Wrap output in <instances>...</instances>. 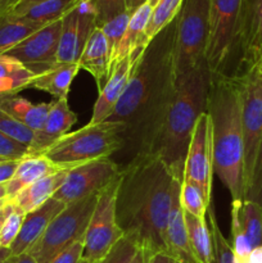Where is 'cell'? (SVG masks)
<instances>
[{
	"instance_id": "1",
	"label": "cell",
	"mask_w": 262,
	"mask_h": 263,
	"mask_svg": "<svg viewBox=\"0 0 262 263\" xmlns=\"http://www.w3.org/2000/svg\"><path fill=\"white\" fill-rule=\"evenodd\" d=\"M174 39L175 20L133 62L127 86L107 120L125 126L126 144L135 148V154L153 135L176 89Z\"/></svg>"
},
{
	"instance_id": "2",
	"label": "cell",
	"mask_w": 262,
	"mask_h": 263,
	"mask_svg": "<svg viewBox=\"0 0 262 263\" xmlns=\"http://www.w3.org/2000/svg\"><path fill=\"white\" fill-rule=\"evenodd\" d=\"M180 181L182 176L175 175L161 158L149 154H135L121 171L118 225L138 240L140 248L153 254L167 252V222Z\"/></svg>"
},
{
	"instance_id": "3",
	"label": "cell",
	"mask_w": 262,
	"mask_h": 263,
	"mask_svg": "<svg viewBox=\"0 0 262 263\" xmlns=\"http://www.w3.org/2000/svg\"><path fill=\"white\" fill-rule=\"evenodd\" d=\"M211 79L212 73L205 61L182 77L153 135L136 154L158 157L175 175L182 176L193 130L207 110Z\"/></svg>"
},
{
	"instance_id": "4",
	"label": "cell",
	"mask_w": 262,
	"mask_h": 263,
	"mask_svg": "<svg viewBox=\"0 0 262 263\" xmlns=\"http://www.w3.org/2000/svg\"><path fill=\"white\" fill-rule=\"evenodd\" d=\"M212 130L213 174L231 195V202L244 199V143L238 77L212 74L207 99Z\"/></svg>"
},
{
	"instance_id": "5",
	"label": "cell",
	"mask_w": 262,
	"mask_h": 263,
	"mask_svg": "<svg viewBox=\"0 0 262 263\" xmlns=\"http://www.w3.org/2000/svg\"><path fill=\"white\" fill-rule=\"evenodd\" d=\"M125 134L126 127L121 122L87 123L62 136L41 154L59 168L68 170L95 159L110 158L126 145Z\"/></svg>"
},
{
	"instance_id": "6",
	"label": "cell",
	"mask_w": 262,
	"mask_h": 263,
	"mask_svg": "<svg viewBox=\"0 0 262 263\" xmlns=\"http://www.w3.org/2000/svg\"><path fill=\"white\" fill-rule=\"evenodd\" d=\"M210 13L211 0H184L175 18L174 72L176 85L205 61Z\"/></svg>"
},
{
	"instance_id": "7",
	"label": "cell",
	"mask_w": 262,
	"mask_h": 263,
	"mask_svg": "<svg viewBox=\"0 0 262 263\" xmlns=\"http://www.w3.org/2000/svg\"><path fill=\"white\" fill-rule=\"evenodd\" d=\"M97 199L98 194H95L71 203L53 218L43 236L27 252L36 263H50L64 249L84 240Z\"/></svg>"
},
{
	"instance_id": "8",
	"label": "cell",
	"mask_w": 262,
	"mask_h": 263,
	"mask_svg": "<svg viewBox=\"0 0 262 263\" xmlns=\"http://www.w3.org/2000/svg\"><path fill=\"white\" fill-rule=\"evenodd\" d=\"M243 0H211L210 36L205 63L211 73H228L233 58L238 55Z\"/></svg>"
},
{
	"instance_id": "9",
	"label": "cell",
	"mask_w": 262,
	"mask_h": 263,
	"mask_svg": "<svg viewBox=\"0 0 262 263\" xmlns=\"http://www.w3.org/2000/svg\"><path fill=\"white\" fill-rule=\"evenodd\" d=\"M244 143V194L262 140V64L236 73Z\"/></svg>"
},
{
	"instance_id": "10",
	"label": "cell",
	"mask_w": 262,
	"mask_h": 263,
	"mask_svg": "<svg viewBox=\"0 0 262 263\" xmlns=\"http://www.w3.org/2000/svg\"><path fill=\"white\" fill-rule=\"evenodd\" d=\"M120 177L98 194L97 204L85 233L82 251L84 261L98 263L125 235L117 221V193Z\"/></svg>"
},
{
	"instance_id": "11",
	"label": "cell",
	"mask_w": 262,
	"mask_h": 263,
	"mask_svg": "<svg viewBox=\"0 0 262 263\" xmlns=\"http://www.w3.org/2000/svg\"><path fill=\"white\" fill-rule=\"evenodd\" d=\"M121 171L122 167L110 158L95 159L74 166L68 170L63 184L53 198L68 205L90 195L99 194L121 176Z\"/></svg>"
},
{
	"instance_id": "12",
	"label": "cell",
	"mask_w": 262,
	"mask_h": 263,
	"mask_svg": "<svg viewBox=\"0 0 262 263\" xmlns=\"http://www.w3.org/2000/svg\"><path fill=\"white\" fill-rule=\"evenodd\" d=\"M212 130L207 112L198 118L188 146L182 181L197 186L210 205L212 203Z\"/></svg>"
},
{
	"instance_id": "13",
	"label": "cell",
	"mask_w": 262,
	"mask_h": 263,
	"mask_svg": "<svg viewBox=\"0 0 262 263\" xmlns=\"http://www.w3.org/2000/svg\"><path fill=\"white\" fill-rule=\"evenodd\" d=\"M61 31L62 20L40 28L4 54L17 59L35 76H39L58 63L57 54Z\"/></svg>"
},
{
	"instance_id": "14",
	"label": "cell",
	"mask_w": 262,
	"mask_h": 263,
	"mask_svg": "<svg viewBox=\"0 0 262 263\" xmlns=\"http://www.w3.org/2000/svg\"><path fill=\"white\" fill-rule=\"evenodd\" d=\"M94 3L79 0L76 7L62 18L58 63H79L92 31L97 28Z\"/></svg>"
},
{
	"instance_id": "15",
	"label": "cell",
	"mask_w": 262,
	"mask_h": 263,
	"mask_svg": "<svg viewBox=\"0 0 262 263\" xmlns=\"http://www.w3.org/2000/svg\"><path fill=\"white\" fill-rule=\"evenodd\" d=\"M238 55L236 73L262 64V0H243Z\"/></svg>"
},
{
	"instance_id": "16",
	"label": "cell",
	"mask_w": 262,
	"mask_h": 263,
	"mask_svg": "<svg viewBox=\"0 0 262 263\" xmlns=\"http://www.w3.org/2000/svg\"><path fill=\"white\" fill-rule=\"evenodd\" d=\"M64 207L66 204L62 203L61 200L50 198L43 205L26 213L20 234L9 248L12 256L20 257L27 253L35 246L36 241L43 236L49 223L64 210Z\"/></svg>"
},
{
	"instance_id": "17",
	"label": "cell",
	"mask_w": 262,
	"mask_h": 263,
	"mask_svg": "<svg viewBox=\"0 0 262 263\" xmlns=\"http://www.w3.org/2000/svg\"><path fill=\"white\" fill-rule=\"evenodd\" d=\"M76 122L77 116L69 107L68 98L51 102L43 128L35 134V140L30 148V156L43 153L54 141L68 134Z\"/></svg>"
},
{
	"instance_id": "18",
	"label": "cell",
	"mask_w": 262,
	"mask_h": 263,
	"mask_svg": "<svg viewBox=\"0 0 262 263\" xmlns=\"http://www.w3.org/2000/svg\"><path fill=\"white\" fill-rule=\"evenodd\" d=\"M133 61L130 57L123 58L117 66L113 68L109 79L107 80L102 89L99 90V95L94 104L91 118L89 123H100L107 121L115 110L118 100L122 97L128 79H130Z\"/></svg>"
},
{
	"instance_id": "19",
	"label": "cell",
	"mask_w": 262,
	"mask_h": 263,
	"mask_svg": "<svg viewBox=\"0 0 262 263\" xmlns=\"http://www.w3.org/2000/svg\"><path fill=\"white\" fill-rule=\"evenodd\" d=\"M181 184L182 181H180L176 185L174 198H172V207L166 231V253H169L170 256H172L177 261L182 263H199L195 258L194 253H193L192 247H190L184 210H182L181 202H180Z\"/></svg>"
},
{
	"instance_id": "20",
	"label": "cell",
	"mask_w": 262,
	"mask_h": 263,
	"mask_svg": "<svg viewBox=\"0 0 262 263\" xmlns=\"http://www.w3.org/2000/svg\"><path fill=\"white\" fill-rule=\"evenodd\" d=\"M152 10H153L152 5L149 3H145L133 12L127 28H126L125 36H123L117 49V53L112 61L110 73H112L113 68L126 57H130L131 61H136L140 54L145 50L148 44L151 43L146 36V26L151 20Z\"/></svg>"
},
{
	"instance_id": "21",
	"label": "cell",
	"mask_w": 262,
	"mask_h": 263,
	"mask_svg": "<svg viewBox=\"0 0 262 263\" xmlns=\"http://www.w3.org/2000/svg\"><path fill=\"white\" fill-rule=\"evenodd\" d=\"M79 66L89 72L95 80L98 90L103 87L110 76V54L107 39L99 27L90 35L84 51L80 57Z\"/></svg>"
},
{
	"instance_id": "22",
	"label": "cell",
	"mask_w": 262,
	"mask_h": 263,
	"mask_svg": "<svg viewBox=\"0 0 262 263\" xmlns=\"http://www.w3.org/2000/svg\"><path fill=\"white\" fill-rule=\"evenodd\" d=\"M58 166L53 163L43 154H33L21 159L17 170L12 179L7 182L8 200H12L15 195L33 182L39 181L43 177L49 176L54 172L59 171Z\"/></svg>"
},
{
	"instance_id": "23",
	"label": "cell",
	"mask_w": 262,
	"mask_h": 263,
	"mask_svg": "<svg viewBox=\"0 0 262 263\" xmlns=\"http://www.w3.org/2000/svg\"><path fill=\"white\" fill-rule=\"evenodd\" d=\"M68 170H59V171L33 182L32 185L18 193L10 202L15 207L20 208L25 215L36 210L54 197L57 190L63 184Z\"/></svg>"
},
{
	"instance_id": "24",
	"label": "cell",
	"mask_w": 262,
	"mask_h": 263,
	"mask_svg": "<svg viewBox=\"0 0 262 263\" xmlns=\"http://www.w3.org/2000/svg\"><path fill=\"white\" fill-rule=\"evenodd\" d=\"M0 108L36 134L43 128L50 103L33 104L17 94L0 98Z\"/></svg>"
},
{
	"instance_id": "25",
	"label": "cell",
	"mask_w": 262,
	"mask_h": 263,
	"mask_svg": "<svg viewBox=\"0 0 262 263\" xmlns=\"http://www.w3.org/2000/svg\"><path fill=\"white\" fill-rule=\"evenodd\" d=\"M80 69L79 63H57L50 69L36 76L31 87L48 92L55 99L68 98L71 85Z\"/></svg>"
},
{
	"instance_id": "26",
	"label": "cell",
	"mask_w": 262,
	"mask_h": 263,
	"mask_svg": "<svg viewBox=\"0 0 262 263\" xmlns=\"http://www.w3.org/2000/svg\"><path fill=\"white\" fill-rule=\"evenodd\" d=\"M35 77L17 59L0 54V98L17 95L21 90L31 87Z\"/></svg>"
},
{
	"instance_id": "27",
	"label": "cell",
	"mask_w": 262,
	"mask_h": 263,
	"mask_svg": "<svg viewBox=\"0 0 262 263\" xmlns=\"http://www.w3.org/2000/svg\"><path fill=\"white\" fill-rule=\"evenodd\" d=\"M45 27L20 15L7 13L0 15V54H4L33 32Z\"/></svg>"
},
{
	"instance_id": "28",
	"label": "cell",
	"mask_w": 262,
	"mask_h": 263,
	"mask_svg": "<svg viewBox=\"0 0 262 263\" xmlns=\"http://www.w3.org/2000/svg\"><path fill=\"white\" fill-rule=\"evenodd\" d=\"M77 3L79 0H46L12 14L20 15L25 20L39 23L41 26H48L57 21H61L67 13L76 7Z\"/></svg>"
},
{
	"instance_id": "29",
	"label": "cell",
	"mask_w": 262,
	"mask_h": 263,
	"mask_svg": "<svg viewBox=\"0 0 262 263\" xmlns=\"http://www.w3.org/2000/svg\"><path fill=\"white\" fill-rule=\"evenodd\" d=\"M184 216L190 247H192L195 258L199 263H211L212 262V239H211V231L207 220H200L185 211Z\"/></svg>"
},
{
	"instance_id": "30",
	"label": "cell",
	"mask_w": 262,
	"mask_h": 263,
	"mask_svg": "<svg viewBox=\"0 0 262 263\" xmlns=\"http://www.w3.org/2000/svg\"><path fill=\"white\" fill-rule=\"evenodd\" d=\"M239 218L252 249L262 247V205L251 200H241L239 204Z\"/></svg>"
},
{
	"instance_id": "31",
	"label": "cell",
	"mask_w": 262,
	"mask_h": 263,
	"mask_svg": "<svg viewBox=\"0 0 262 263\" xmlns=\"http://www.w3.org/2000/svg\"><path fill=\"white\" fill-rule=\"evenodd\" d=\"M184 0H159L152 10L151 20L146 26V36L149 40L158 35L170 23L174 22L179 14Z\"/></svg>"
},
{
	"instance_id": "32",
	"label": "cell",
	"mask_w": 262,
	"mask_h": 263,
	"mask_svg": "<svg viewBox=\"0 0 262 263\" xmlns=\"http://www.w3.org/2000/svg\"><path fill=\"white\" fill-rule=\"evenodd\" d=\"M207 222L212 239V262L211 263H236L233 248L228 239L223 238L222 231L218 226L212 203L207 210Z\"/></svg>"
},
{
	"instance_id": "33",
	"label": "cell",
	"mask_w": 262,
	"mask_h": 263,
	"mask_svg": "<svg viewBox=\"0 0 262 263\" xmlns=\"http://www.w3.org/2000/svg\"><path fill=\"white\" fill-rule=\"evenodd\" d=\"M241 200L231 202V248L236 263H248L249 254L252 252V246L247 238L239 218V204Z\"/></svg>"
},
{
	"instance_id": "34",
	"label": "cell",
	"mask_w": 262,
	"mask_h": 263,
	"mask_svg": "<svg viewBox=\"0 0 262 263\" xmlns=\"http://www.w3.org/2000/svg\"><path fill=\"white\" fill-rule=\"evenodd\" d=\"M131 14H133L131 10H126V12L121 13L120 15L115 17L113 20L108 21L102 27H99L103 31V33H104L105 39H107L108 48H109L110 54V66H112V61L115 58L116 53H117L118 46H120L121 41H122L123 36H125L126 28H127Z\"/></svg>"
},
{
	"instance_id": "35",
	"label": "cell",
	"mask_w": 262,
	"mask_h": 263,
	"mask_svg": "<svg viewBox=\"0 0 262 263\" xmlns=\"http://www.w3.org/2000/svg\"><path fill=\"white\" fill-rule=\"evenodd\" d=\"M180 202H181V207L185 212L190 213L200 220H207V210L211 204H207L203 194L197 186L182 181Z\"/></svg>"
},
{
	"instance_id": "36",
	"label": "cell",
	"mask_w": 262,
	"mask_h": 263,
	"mask_svg": "<svg viewBox=\"0 0 262 263\" xmlns=\"http://www.w3.org/2000/svg\"><path fill=\"white\" fill-rule=\"evenodd\" d=\"M0 133L5 134L13 140L30 146V148L35 140V133L32 130L26 127L23 123L4 112L2 108H0Z\"/></svg>"
},
{
	"instance_id": "37",
	"label": "cell",
	"mask_w": 262,
	"mask_h": 263,
	"mask_svg": "<svg viewBox=\"0 0 262 263\" xmlns=\"http://www.w3.org/2000/svg\"><path fill=\"white\" fill-rule=\"evenodd\" d=\"M139 248L140 246L138 240L133 235L125 234L108 252L107 256L98 263H131L138 253Z\"/></svg>"
},
{
	"instance_id": "38",
	"label": "cell",
	"mask_w": 262,
	"mask_h": 263,
	"mask_svg": "<svg viewBox=\"0 0 262 263\" xmlns=\"http://www.w3.org/2000/svg\"><path fill=\"white\" fill-rule=\"evenodd\" d=\"M244 199L262 205V140L259 143L258 151H257L253 170H252L251 179L247 185Z\"/></svg>"
},
{
	"instance_id": "39",
	"label": "cell",
	"mask_w": 262,
	"mask_h": 263,
	"mask_svg": "<svg viewBox=\"0 0 262 263\" xmlns=\"http://www.w3.org/2000/svg\"><path fill=\"white\" fill-rule=\"evenodd\" d=\"M25 216L26 215L20 210V208H17L13 204L12 212L8 215L7 220H5L4 222V226H3L2 236H0V247H2V248H10L13 241L15 240V238H17L18 234H20L23 220H25Z\"/></svg>"
},
{
	"instance_id": "40",
	"label": "cell",
	"mask_w": 262,
	"mask_h": 263,
	"mask_svg": "<svg viewBox=\"0 0 262 263\" xmlns=\"http://www.w3.org/2000/svg\"><path fill=\"white\" fill-rule=\"evenodd\" d=\"M94 7L97 27H102L108 21L128 10L126 7V0H95Z\"/></svg>"
},
{
	"instance_id": "41",
	"label": "cell",
	"mask_w": 262,
	"mask_h": 263,
	"mask_svg": "<svg viewBox=\"0 0 262 263\" xmlns=\"http://www.w3.org/2000/svg\"><path fill=\"white\" fill-rule=\"evenodd\" d=\"M30 156V146L13 140L5 134L0 133V159L3 161H21Z\"/></svg>"
},
{
	"instance_id": "42",
	"label": "cell",
	"mask_w": 262,
	"mask_h": 263,
	"mask_svg": "<svg viewBox=\"0 0 262 263\" xmlns=\"http://www.w3.org/2000/svg\"><path fill=\"white\" fill-rule=\"evenodd\" d=\"M84 240H79L54 257L50 263H80L82 259Z\"/></svg>"
},
{
	"instance_id": "43",
	"label": "cell",
	"mask_w": 262,
	"mask_h": 263,
	"mask_svg": "<svg viewBox=\"0 0 262 263\" xmlns=\"http://www.w3.org/2000/svg\"><path fill=\"white\" fill-rule=\"evenodd\" d=\"M20 161H2L0 162V185L7 184L14 175Z\"/></svg>"
},
{
	"instance_id": "44",
	"label": "cell",
	"mask_w": 262,
	"mask_h": 263,
	"mask_svg": "<svg viewBox=\"0 0 262 263\" xmlns=\"http://www.w3.org/2000/svg\"><path fill=\"white\" fill-rule=\"evenodd\" d=\"M149 263H182L177 261L176 258H174L172 256H170L169 253H164V252H159V253H154L151 257V261Z\"/></svg>"
},
{
	"instance_id": "45",
	"label": "cell",
	"mask_w": 262,
	"mask_h": 263,
	"mask_svg": "<svg viewBox=\"0 0 262 263\" xmlns=\"http://www.w3.org/2000/svg\"><path fill=\"white\" fill-rule=\"evenodd\" d=\"M152 256H153V253H152V252H149L148 249L139 248L138 253H136V256L134 257L133 262L131 263H149Z\"/></svg>"
},
{
	"instance_id": "46",
	"label": "cell",
	"mask_w": 262,
	"mask_h": 263,
	"mask_svg": "<svg viewBox=\"0 0 262 263\" xmlns=\"http://www.w3.org/2000/svg\"><path fill=\"white\" fill-rule=\"evenodd\" d=\"M20 2L21 0H0V15L12 12Z\"/></svg>"
},
{
	"instance_id": "47",
	"label": "cell",
	"mask_w": 262,
	"mask_h": 263,
	"mask_svg": "<svg viewBox=\"0 0 262 263\" xmlns=\"http://www.w3.org/2000/svg\"><path fill=\"white\" fill-rule=\"evenodd\" d=\"M12 208H13L12 202H10V200H8L7 204H5L4 207L0 210V236H2V230H3V226H4L5 220H7L8 215L12 212Z\"/></svg>"
},
{
	"instance_id": "48",
	"label": "cell",
	"mask_w": 262,
	"mask_h": 263,
	"mask_svg": "<svg viewBox=\"0 0 262 263\" xmlns=\"http://www.w3.org/2000/svg\"><path fill=\"white\" fill-rule=\"evenodd\" d=\"M18 257L12 256L9 248H2L0 247V263H15Z\"/></svg>"
},
{
	"instance_id": "49",
	"label": "cell",
	"mask_w": 262,
	"mask_h": 263,
	"mask_svg": "<svg viewBox=\"0 0 262 263\" xmlns=\"http://www.w3.org/2000/svg\"><path fill=\"white\" fill-rule=\"evenodd\" d=\"M41 2H46V0H21V2L18 3L17 7H15L10 13H18L21 12V10L26 9V8L31 7V5L38 4V3H41Z\"/></svg>"
},
{
	"instance_id": "50",
	"label": "cell",
	"mask_w": 262,
	"mask_h": 263,
	"mask_svg": "<svg viewBox=\"0 0 262 263\" xmlns=\"http://www.w3.org/2000/svg\"><path fill=\"white\" fill-rule=\"evenodd\" d=\"M248 263H262V247H257V248L252 249Z\"/></svg>"
},
{
	"instance_id": "51",
	"label": "cell",
	"mask_w": 262,
	"mask_h": 263,
	"mask_svg": "<svg viewBox=\"0 0 262 263\" xmlns=\"http://www.w3.org/2000/svg\"><path fill=\"white\" fill-rule=\"evenodd\" d=\"M145 3H148V0H130V4H128L127 9L134 12V10H136L139 7L145 4Z\"/></svg>"
},
{
	"instance_id": "52",
	"label": "cell",
	"mask_w": 262,
	"mask_h": 263,
	"mask_svg": "<svg viewBox=\"0 0 262 263\" xmlns=\"http://www.w3.org/2000/svg\"><path fill=\"white\" fill-rule=\"evenodd\" d=\"M15 263H36V261L30 253H25V254H22V256L18 257Z\"/></svg>"
},
{
	"instance_id": "53",
	"label": "cell",
	"mask_w": 262,
	"mask_h": 263,
	"mask_svg": "<svg viewBox=\"0 0 262 263\" xmlns=\"http://www.w3.org/2000/svg\"><path fill=\"white\" fill-rule=\"evenodd\" d=\"M2 200H8V194H7V184L0 185V202Z\"/></svg>"
},
{
	"instance_id": "54",
	"label": "cell",
	"mask_w": 262,
	"mask_h": 263,
	"mask_svg": "<svg viewBox=\"0 0 262 263\" xmlns=\"http://www.w3.org/2000/svg\"><path fill=\"white\" fill-rule=\"evenodd\" d=\"M158 2H159V0H148V3L152 5V8H153L154 5H156Z\"/></svg>"
},
{
	"instance_id": "55",
	"label": "cell",
	"mask_w": 262,
	"mask_h": 263,
	"mask_svg": "<svg viewBox=\"0 0 262 263\" xmlns=\"http://www.w3.org/2000/svg\"><path fill=\"white\" fill-rule=\"evenodd\" d=\"M7 202H8V200H2V202H0V210H2V208L4 207L5 204H7Z\"/></svg>"
},
{
	"instance_id": "56",
	"label": "cell",
	"mask_w": 262,
	"mask_h": 263,
	"mask_svg": "<svg viewBox=\"0 0 262 263\" xmlns=\"http://www.w3.org/2000/svg\"><path fill=\"white\" fill-rule=\"evenodd\" d=\"M80 263H91V262H87V261H84V259H81V261H80Z\"/></svg>"
},
{
	"instance_id": "57",
	"label": "cell",
	"mask_w": 262,
	"mask_h": 263,
	"mask_svg": "<svg viewBox=\"0 0 262 263\" xmlns=\"http://www.w3.org/2000/svg\"><path fill=\"white\" fill-rule=\"evenodd\" d=\"M128 4H130V0H126V7H128Z\"/></svg>"
},
{
	"instance_id": "58",
	"label": "cell",
	"mask_w": 262,
	"mask_h": 263,
	"mask_svg": "<svg viewBox=\"0 0 262 263\" xmlns=\"http://www.w3.org/2000/svg\"><path fill=\"white\" fill-rule=\"evenodd\" d=\"M86 2H91V3H94L95 0H86Z\"/></svg>"
},
{
	"instance_id": "59",
	"label": "cell",
	"mask_w": 262,
	"mask_h": 263,
	"mask_svg": "<svg viewBox=\"0 0 262 263\" xmlns=\"http://www.w3.org/2000/svg\"><path fill=\"white\" fill-rule=\"evenodd\" d=\"M3 161V159H0V162H2Z\"/></svg>"
}]
</instances>
